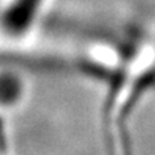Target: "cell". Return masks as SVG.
Returning <instances> with one entry per match:
<instances>
[{
	"label": "cell",
	"mask_w": 155,
	"mask_h": 155,
	"mask_svg": "<svg viewBox=\"0 0 155 155\" xmlns=\"http://www.w3.org/2000/svg\"><path fill=\"white\" fill-rule=\"evenodd\" d=\"M42 0H12L2 15V27L8 35L19 37L30 29Z\"/></svg>",
	"instance_id": "cell-1"
},
{
	"label": "cell",
	"mask_w": 155,
	"mask_h": 155,
	"mask_svg": "<svg viewBox=\"0 0 155 155\" xmlns=\"http://www.w3.org/2000/svg\"><path fill=\"white\" fill-rule=\"evenodd\" d=\"M19 95V82L12 76L0 78V102H12Z\"/></svg>",
	"instance_id": "cell-2"
}]
</instances>
